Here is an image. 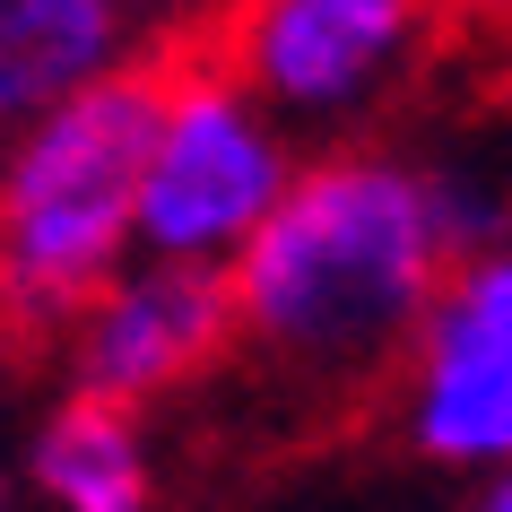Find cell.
Returning <instances> with one entry per match:
<instances>
[{"instance_id":"2","label":"cell","mask_w":512,"mask_h":512,"mask_svg":"<svg viewBox=\"0 0 512 512\" xmlns=\"http://www.w3.org/2000/svg\"><path fill=\"white\" fill-rule=\"evenodd\" d=\"M148 96H157V53L0 131V330L53 339L87 287L131 261Z\"/></svg>"},{"instance_id":"8","label":"cell","mask_w":512,"mask_h":512,"mask_svg":"<svg viewBox=\"0 0 512 512\" xmlns=\"http://www.w3.org/2000/svg\"><path fill=\"white\" fill-rule=\"evenodd\" d=\"M139 27L113 0H0V131L35 122L70 87L139 61Z\"/></svg>"},{"instance_id":"6","label":"cell","mask_w":512,"mask_h":512,"mask_svg":"<svg viewBox=\"0 0 512 512\" xmlns=\"http://www.w3.org/2000/svg\"><path fill=\"white\" fill-rule=\"evenodd\" d=\"M53 339H61V365H70V391H96V400H122V408H157L174 391H191L217 356L235 348L226 270L131 252L113 278L87 287L79 313Z\"/></svg>"},{"instance_id":"4","label":"cell","mask_w":512,"mask_h":512,"mask_svg":"<svg viewBox=\"0 0 512 512\" xmlns=\"http://www.w3.org/2000/svg\"><path fill=\"white\" fill-rule=\"evenodd\" d=\"M434 35V0H217L200 53L235 70L296 139H356Z\"/></svg>"},{"instance_id":"5","label":"cell","mask_w":512,"mask_h":512,"mask_svg":"<svg viewBox=\"0 0 512 512\" xmlns=\"http://www.w3.org/2000/svg\"><path fill=\"white\" fill-rule=\"evenodd\" d=\"M391 408H400L408 452L452 469V478H495L512 460V261L486 243L443 270L426 296L408 348L391 356Z\"/></svg>"},{"instance_id":"10","label":"cell","mask_w":512,"mask_h":512,"mask_svg":"<svg viewBox=\"0 0 512 512\" xmlns=\"http://www.w3.org/2000/svg\"><path fill=\"white\" fill-rule=\"evenodd\" d=\"M460 512H512V495H504V478H486V486H478V495H469V504H460Z\"/></svg>"},{"instance_id":"11","label":"cell","mask_w":512,"mask_h":512,"mask_svg":"<svg viewBox=\"0 0 512 512\" xmlns=\"http://www.w3.org/2000/svg\"><path fill=\"white\" fill-rule=\"evenodd\" d=\"M0 512H18V495H9V478H0Z\"/></svg>"},{"instance_id":"9","label":"cell","mask_w":512,"mask_h":512,"mask_svg":"<svg viewBox=\"0 0 512 512\" xmlns=\"http://www.w3.org/2000/svg\"><path fill=\"white\" fill-rule=\"evenodd\" d=\"M113 9L139 27V44H200L217 0H113Z\"/></svg>"},{"instance_id":"1","label":"cell","mask_w":512,"mask_h":512,"mask_svg":"<svg viewBox=\"0 0 512 512\" xmlns=\"http://www.w3.org/2000/svg\"><path fill=\"white\" fill-rule=\"evenodd\" d=\"M486 243H504V209L460 157L322 139L226 261L235 348L313 400L374 391L443 270Z\"/></svg>"},{"instance_id":"7","label":"cell","mask_w":512,"mask_h":512,"mask_svg":"<svg viewBox=\"0 0 512 512\" xmlns=\"http://www.w3.org/2000/svg\"><path fill=\"white\" fill-rule=\"evenodd\" d=\"M27 495L44 512H157L148 408L61 391L27 434Z\"/></svg>"},{"instance_id":"3","label":"cell","mask_w":512,"mask_h":512,"mask_svg":"<svg viewBox=\"0 0 512 512\" xmlns=\"http://www.w3.org/2000/svg\"><path fill=\"white\" fill-rule=\"evenodd\" d=\"M304 139L278 122L235 70L200 44L157 53V96H148V139H139V209H131V252L157 261H200L226 270L243 235L270 217L287 191Z\"/></svg>"}]
</instances>
